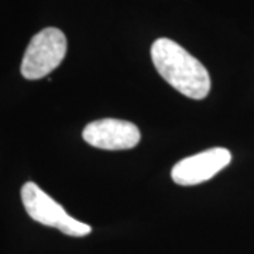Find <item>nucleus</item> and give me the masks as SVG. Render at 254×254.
I'll return each mask as SVG.
<instances>
[{
    "instance_id": "nucleus-2",
    "label": "nucleus",
    "mask_w": 254,
    "mask_h": 254,
    "mask_svg": "<svg viewBox=\"0 0 254 254\" xmlns=\"http://www.w3.org/2000/svg\"><path fill=\"white\" fill-rule=\"evenodd\" d=\"M21 200L28 216L41 225L55 227L68 236L89 235L92 227L69 216L65 209L34 182H26L21 188Z\"/></svg>"
},
{
    "instance_id": "nucleus-5",
    "label": "nucleus",
    "mask_w": 254,
    "mask_h": 254,
    "mask_svg": "<svg viewBox=\"0 0 254 254\" xmlns=\"http://www.w3.org/2000/svg\"><path fill=\"white\" fill-rule=\"evenodd\" d=\"M83 140L92 147L102 150H130L140 143V130L136 125L119 120L102 119L92 122L83 128Z\"/></svg>"
},
{
    "instance_id": "nucleus-4",
    "label": "nucleus",
    "mask_w": 254,
    "mask_h": 254,
    "mask_svg": "<svg viewBox=\"0 0 254 254\" xmlns=\"http://www.w3.org/2000/svg\"><path fill=\"white\" fill-rule=\"evenodd\" d=\"M232 161V154L227 148L215 147L190 155L174 165L171 177L175 184L182 187L198 185L213 178Z\"/></svg>"
},
{
    "instance_id": "nucleus-3",
    "label": "nucleus",
    "mask_w": 254,
    "mask_h": 254,
    "mask_svg": "<svg viewBox=\"0 0 254 254\" xmlns=\"http://www.w3.org/2000/svg\"><path fill=\"white\" fill-rule=\"evenodd\" d=\"M66 54V38L61 30L48 27L31 38L21 61V75L36 81L51 73Z\"/></svg>"
},
{
    "instance_id": "nucleus-1",
    "label": "nucleus",
    "mask_w": 254,
    "mask_h": 254,
    "mask_svg": "<svg viewBox=\"0 0 254 254\" xmlns=\"http://www.w3.org/2000/svg\"><path fill=\"white\" fill-rule=\"evenodd\" d=\"M157 72L174 89L190 99H205L210 91L208 69L184 47L170 38H158L151 46Z\"/></svg>"
}]
</instances>
